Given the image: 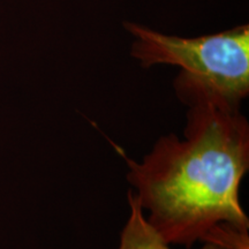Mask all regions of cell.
I'll return each mask as SVG.
<instances>
[{
    "mask_svg": "<svg viewBox=\"0 0 249 249\" xmlns=\"http://www.w3.org/2000/svg\"><path fill=\"white\" fill-rule=\"evenodd\" d=\"M174 88L188 107L183 139L161 136L141 163L117 148L127 180L148 223L169 245L249 249V219L239 198L249 170L247 118L240 104L182 77Z\"/></svg>",
    "mask_w": 249,
    "mask_h": 249,
    "instance_id": "obj_1",
    "label": "cell"
},
{
    "mask_svg": "<svg viewBox=\"0 0 249 249\" xmlns=\"http://www.w3.org/2000/svg\"><path fill=\"white\" fill-rule=\"evenodd\" d=\"M132 54L148 68L158 64L181 68L178 76L240 104L249 93V28L241 26L213 35L182 38L135 23Z\"/></svg>",
    "mask_w": 249,
    "mask_h": 249,
    "instance_id": "obj_2",
    "label": "cell"
},
{
    "mask_svg": "<svg viewBox=\"0 0 249 249\" xmlns=\"http://www.w3.org/2000/svg\"><path fill=\"white\" fill-rule=\"evenodd\" d=\"M129 204V218L120 236L119 249H170L157 231L148 223L143 213L138 196L132 191L127 194ZM202 249H227L220 246L205 244Z\"/></svg>",
    "mask_w": 249,
    "mask_h": 249,
    "instance_id": "obj_3",
    "label": "cell"
}]
</instances>
